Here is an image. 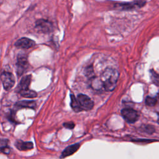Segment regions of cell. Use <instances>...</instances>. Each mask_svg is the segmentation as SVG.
<instances>
[{"label":"cell","instance_id":"cell-1","mask_svg":"<svg viewBox=\"0 0 159 159\" xmlns=\"http://www.w3.org/2000/svg\"><path fill=\"white\" fill-rule=\"evenodd\" d=\"M119 76V72L116 69L106 68L101 76L104 89L107 91H112L116 87Z\"/></svg>","mask_w":159,"mask_h":159},{"label":"cell","instance_id":"cell-2","mask_svg":"<svg viewBox=\"0 0 159 159\" xmlns=\"http://www.w3.org/2000/svg\"><path fill=\"white\" fill-rule=\"evenodd\" d=\"M1 78L4 89L6 91L11 89L15 84V79L12 73L9 71H4L1 73Z\"/></svg>","mask_w":159,"mask_h":159},{"label":"cell","instance_id":"cell-3","mask_svg":"<svg viewBox=\"0 0 159 159\" xmlns=\"http://www.w3.org/2000/svg\"><path fill=\"white\" fill-rule=\"evenodd\" d=\"M121 115L127 122L130 124L135 122L139 117L138 112L132 108H124L122 109Z\"/></svg>","mask_w":159,"mask_h":159},{"label":"cell","instance_id":"cell-4","mask_svg":"<svg viewBox=\"0 0 159 159\" xmlns=\"http://www.w3.org/2000/svg\"><path fill=\"white\" fill-rule=\"evenodd\" d=\"M77 98L83 110L89 111L94 107L93 101L87 95L84 94H80L78 95Z\"/></svg>","mask_w":159,"mask_h":159},{"label":"cell","instance_id":"cell-5","mask_svg":"<svg viewBox=\"0 0 159 159\" xmlns=\"http://www.w3.org/2000/svg\"><path fill=\"white\" fill-rule=\"evenodd\" d=\"M17 73L18 76L22 75L28 68V61L27 58L24 56L19 55L17 60Z\"/></svg>","mask_w":159,"mask_h":159},{"label":"cell","instance_id":"cell-6","mask_svg":"<svg viewBox=\"0 0 159 159\" xmlns=\"http://www.w3.org/2000/svg\"><path fill=\"white\" fill-rule=\"evenodd\" d=\"M35 27L39 31L42 33H48L51 32L53 27L50 22L44 19H40L37 20L35 23Z\"/></svg>","mask_w":159,"mask_h":159},{"label":"cell","instance_id":"cell-7","mask_svg":"<svg viewBox=\"0 0 159 159\" xmlns=\"http://www.w3.org/2000/svg\"><path fill=\"white\" fill-rule=\"evenodd\" d=\"M35 42L33 40L27 37L20 38L17 40L14 43V45L16 47L24 49H28L32 48L35 46Z\"/></svg>","mask_w":159,"mask_h":159},{"label":"cell","instance_id":"cell-8","mask_svg":"<svg viewBox=\"0 0 159 159\" xmlns=\"http://www.w3.org/2000/svg\"><path fill=\"white\" fill-rule=\"evenodd\" d=\"M80 147V143H75V144H73L71 145H70L68 147H67L61 153V155L60 156V158H65L68 156L71 155L72 154H73L74 153H75L79 148V147Z\"/></svg>","mask_w":159,"mask_h":159},{"label":"cell","instance_id":"cell-9","mask_svg":"<svg viewBox=\"0 0 159 159\" xmlns=\"http://www.w3.org/2000/svg\"><path fill=\"white\" fill-rule=\"evenodd\" d=\"M145 4V1H138L132 2H127L124 4H121L119 6L123 9H131L136 7H141L144 6Z\"/></svg>","mask_w":159,"mask_h":159},{"label":"cell","instance_id":"cell-10","mask_svg":"<svg viewBox=\"0 0 159 159\" xmlns=\"http://www.w3.org/2000/svg\"><path fill=\"white\" fill-rule=\"evenodd\" d=\"M31 78H32L31 75H29L24 76L21 79L20 83L19 84V86L17 87V89H18L19 92L21 90L29 89V86L31 82Z\"/></svg>","mask_w":159,"mask_h":159},{"label":"cell","instance_id":"cell-11","mask_svg":"<svg viewBox=\"0 0 159 159\" xmlns=\"http://www.w3.org/2000/svg\"><path fill=\"white\" fill-rule=\"evenodd\" d=\"M16 148L19 150L24 151L29 150L33 148L34 145L33 143L31 142H23V141H18L15 144Z\"/></svg>","mask_w":159,"mask_h":159},{"label":"cell","instance_id":"cell-12","mask_svg":"<svg viewBox=\"0 0 159 159\" xmlns=\"http://www.w3.org/2000/svg\"><path fill=\"white\" fill-rule=\"evenodd\" d=\"M16 106L20 108H30L35 109L36 107V102L35 101H20L16 103Z\"/></svg>","mask_w":159,"mask_h":159},{"label":"cell","instance_id":"cell-13","mask_svg":"<svg viewBox=\"0 0 159 159\" xmlns=\"http://www.w3.org/2000/svg\"><path fill=\"white\" fill-rule=\"evenodd\" d=\"M70 99H71V101H70V106L71 107V108L73 109V110L76 112H80L83 110V109L81 107V105L79 102V101L78 99V98H76L75 95H73V94H70Z\"/></svg>","mask_w":159,"mask_h":159},{"label":"cell","instance_id":"cell-14","mask_svg":"<svg viewBox=\"0 0 159 159\" xmlns=\"http://www.w3.org/2000/svg\"><path fill=\"white\" fill-rule=\"evenodd\" d=\"M19 93L22 96L26 98H35L37 96V93L33 90L29 89V88L27 89L21 90Z\"/></svg>","mask_w":159,"mask_h":159},{"label":"cell","instance_id":"cell-15","mask_svg":"<svg viewBox=\"0 0 159 159\" xmlns=\"http://www.w3.org/2000/svg\"><path fill=\"white\" fill-rule=\"evenodd\" d=\"M91 85H92V87L96 90H99V89H101L102 88H104L103 84L101 78L100 79L93 78V80H92V81H91Z\"/></svg>","mask_w":159,"mask_h":159},{"label":"cell","instance_id":"cell-16","mask_svg":"<svg viewBox=\"0 0 159 159\" xmlns=\"http://www.w3.org/2000/svg\"><path fill=\"white\" fill-rule=\"evenodd\" d=\"M157 102V99L156 98L147 96L145 99V104L149 106H155Z\"/></svg>","mask_w":159,"mask_h":159},{"label":"cell","instance_id":"cell-17","mask_svg":"<svg viewBox=\"0 0 159 159\" xmlns=\"http://www.w3.org/2000/svg\"><path fill=\"white\" fill-rule=\"evenodd\" d=\"M1 150L2 153H4L5 154H9L11 152V148L7 145L1 147Z\"/></svg>","mask_w":159,"mask_h":159},{"label":"cell","instance_id":"cell-18","mask_svg":"<svg viewBox=\"0 0 159 159\" xmlns=\"http://www.w3.org/2000/svg\"><path fill=\"white\" fill-rule=\"evenodd\" d=\"M75 125V124L73 122H65L63 124V126L69 129H73L74 128Z\"/></svg>","mask_w":159,"mask_h":159},{"label":"cell","instance_id":"cell-19","mask_svg":"<svg viewBox=\"0 0 159 159\" xmlns=\"http://www.w3.org/2000/svg\"><path fill=\"white\" fill-rule=\"evenodd\" d=\"M86 71H88L86 73V75L89 76V78H91V77H93V75L94 74V72H93V68L91 66H89L86 69Z\"/></svg>","mask_w":159,"mask_h":159},{"label":"cell","instance_id":"cell-20","mask_svg":"<svg viewBox=\"0 0 159 159\" xmlns=\"http://www.w3.org/2000/svg\"><path fill=\"white\" fill-rule=\"evenodd\" d=\"M143 130H145V132H147V133H153L154 132V129L153 128L152 126H150V125H146L145 126V128L143 129Z\"/></svg>","mask_w":159,"mask_h":159},{"label":"cell","instance_id":"cell-21","mask_svg":"<svg viewBox=\"0 0 159 159\" xmlns=\"http://www.w3.org/2000/svg\"><path fill=\"white\" fill-rule=\"evenodd\" d=\"M158 122L159 123V118H158Z\"/></svg>","mask_w":159,"mask_h":159}]
</instances>
